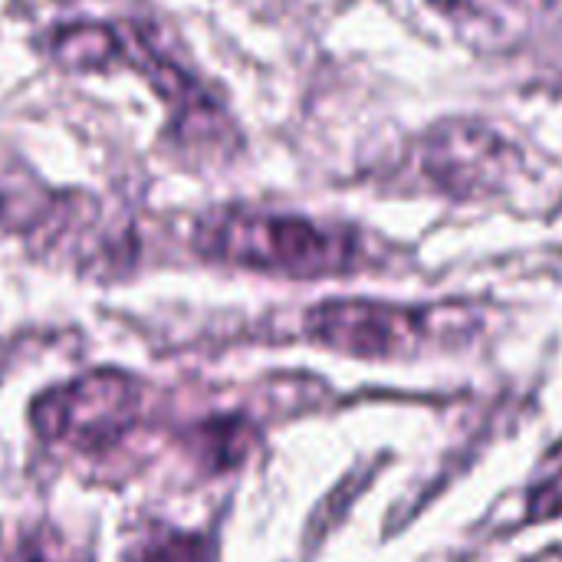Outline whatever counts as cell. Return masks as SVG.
<instances>
[{
  "label": "cell",
  "instance_id": "1",
  "mask_svg": "<svg viewBox=\"0 0 562 562\" xmlns=\"http://www.w3.org/2000/svg\"><path fill=\"white\" fill-rule=\"evenodd\" d=\"M53 63L72 72H99V69H135L168 105V135L171 142L204 161H224L237 155L240 135L224 105L171 56H165L151 33L135 23H72L49 33L46 43Z\"/></svg>",
  "mask_w": 562,
  "mask_h": 562
},
{
  "label": "cell",
  "instance_id": "2",
  "mask_svg": "<svg viewBox=\"0 0 562 562\" xmlns=\"http://www.w3.org/2000/svg\"><path fill=\"white\" fill-rule=\"evenodd\" d=\"M191 247L214 263H234L293 280L342 277L359 270L366 260L359 234L346 227L244 207L204 214L194 224Z\"/></svg>",
  "mask_w": 562,
  "mask_h": 562
},
{
  "label": "cell",
  "instance_id": "3",
  "mask_svg": "<svg viewBox=\"0 0 562 562\" xmlns=\"http://www.w3.org/2000/svg\"><path fill=\"white\" fill-rule=\"evenodd\" d=\"M0 214L36 254L69 260L82 270L112 273L128 267L135 257V234L128 221L82 191L10 184L0 191Z\"/></svg>",
  "mask_w": 562,
  "mask_h": 562
},
{
  "label": "cell",
  "instance_id": "4",
  "mask_svg": "<svg viewBox=\"0 0 562 562\" xmlns=\"http://www.w3.org/2000/svg\"><path fill=\"white\" fill-rule=\"evenodd\" d=\"M422 181L454 201H477L504 191L524 168L520 148L497 128L471 119H451L415 145Z\"/></svg>",
  "mask_w": 562,
  "mask_h": 562
},
{
  "label": "cell",
  "instance_id": "5",
  "mask_svg": "<svg viewBox=\"0 0 562 562\" xmlns=\"http://www.w3.org/2000/svg\"><path fill=\"white\" fill-rule=\"evenodd\" d=\"M142 382L125 372H89L69 385L46 392L33 405V425L46 441L102 451L122 441L142 418Z\"/></svg>",
  "mask_w": 562,
  "mask_h": 562
},
{
  "label": "cell",
  "instance_id": "6",
  "mask_svg": "<svg viewBox=\"0 0 562 562\" xmlns=\"http://www.w3.org/2000/svg\"><path fill=\"white\" fill-rule=\"evenodd\" d=\"M441 310L375 300H326L303 316V333L336 352L362 359L415 356L441 336Z\"/></svg>",
  "mask_w": 562,
  "mask_h": 562
},
{
  "label": "cell",
  "instance_id": "7",
  "mask_svg": "<svg viewBox=\"0 0 562 562\" xmlns=\"http://www.w3.org/2000/svg\"><path fill=\"white\" fill-rule=\"evenodd\" d=\"M550 0H431L448 20L458 23L474 40H484L491 46L510 43L524 30H530Z\"/></svg>",
  "mask_w": 562,
  "mask_h": 562
},
{
  "label": "cell",
  "instance_id": "8",
  "mask_svg": "<svg viewBox=\"0 0 562 562\" xmlns=\"http://www.w3.org/2000/svg\"><path fill=\"white\" fill-rule=\"evenodd\" d=\"M562 514V445L553 458H547L543 474L530 484L527 497V520H550Z\"/></svg>",
  "mask_w": 562,
  "mask_h": 562
},
{
  "label": "cell",
  "instance_id": "9",
  "mask_svg": "<svg viewBox=\"0 0 562 562\" xmlns=\"http://www.w3.org/2000/svg\"><path fill=\"white\" fill-rule=\"evenodd\" d=\"M138 562H207V543L191 537H171L155 543Z\"/></svg>",
  "mask_w": 562,
  "mask_h": 562
},
{
  "label": "cell",
  "instance_id": "10",
  "mask_svg": "<svg viewBox=\"0 0 562 562\" xmlns=\"http://www.w3.org/2000/svg\"><path fill=\"white\" fill-rule=\"evenodd\" d=\"M0 562H59L53 540L46 537H16L0 543Z\"/></svg>",
  "mask_w": 562,
  "mask_h": 562
},
{
  "label": "cell",
  "instance_id": "11",
  "mask_svg": "<svg viewBox=\"0 0 562 562\" xmlns=\"http://www.w3.org/2000/svg\"><path fill=\"white\" fill-rule=\"evenodd\" d=\"M533 562H562V547H557V550H547L543 557H537Z\"/></svg>",
  "mask_w": 562,
  "mask_h": 562
}]
</instances>
